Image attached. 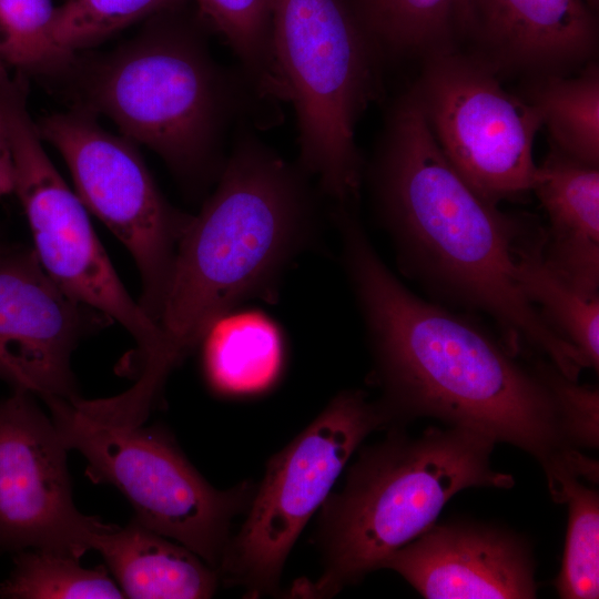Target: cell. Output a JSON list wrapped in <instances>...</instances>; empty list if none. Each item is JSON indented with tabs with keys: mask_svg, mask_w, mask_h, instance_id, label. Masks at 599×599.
Wrapping results in <instances>:
<instances>
[{
	"mask_svg": "<svg viewBox=\"0 0 599 599\" xmlns=\"http://www.w3.org/2000/svg\"><path fill=\"white\" fill-rule=\"evenodd\" d=\"M331 219L374 361L378 399L394 424L419 417L473 430L528 453L546 474L580 454L540 361L527 367L469 319L402 284L372 245L355 206Z\"/></svg>",
	"mask_w": 599,
	"mask_h": 599,
	"instance_id": "6da1fadb",
	"label": "cell"
},
{
	"mask_svg": "<svg viewBox=\"0 0 599 599\" xmlns=\"http://www.w3.org/2000/svg\"><path fill=\"white\" fill-rule=\"evenodd\" d=\"M258 132L244 124L234 133L214 192L177 244L155 343L114 396L131 422L146 420L170 373L215 322L246 301L277 300L283 274L319 233L325 197Z\"/></svg>",
	"mask_w": 599,
	"mask_h": 599,
	"instance_id": "7a4b0ae2",
	"label": "cell"
},
{
	"mask_svg": "<svg viewBox=\"0 0 599 599\" xmlns=\"http://www.w3.org/2000/svg\"><path fill=\"white\" fill-rule=\"evenodd\" d=\"M99 312L62 291L32 248L0 257V379L45 400L78 397L71 356Z\"/></svg>",
	"mask_w": 599,
	"mask_h": 599,
	"instance_id": "4fadbf2b",
	"label": "cell"
},
{
	"mask_svg": "<svg viewBox=\"0 0 599 599\" xmlns=\"http://www.w3.org/2000/svg\"><path fill=\"white\" fill-rule=\"evenodd\" d=\"M596 11L588 0H474L471 53L499 77L570 74L593 61Z\"/></svg>",
	"mask_w": 599,
	"mask_h": 599,
	"instance_id": "9a60e30c",
	"label": "cell"
},
{
	"mask_svg": "<svg viewBox=\"0 0 599 599\" xmlns=\"http://www.w3.org/2000/svg\"><path fill=\"white\" fill-rule=\"evenodd\" d=\"M542 367L559 402L571 445L597 447L598 389L568 378L549 361H542Z\"/></svg>",
	"mask_w": 599,
	"mask_h": 599,
	"instance_id": "4316f807",
	"label": "cell"
},
{
	"mask_svg": "<svg viewBox=\"0 0 599 599\" xmlns=\"http://www.w3.org/2000/svg\"><path fill=\"white\" fill-rule=\"evenodd\" d=\"M189 0H65L55 7L52 33L67 53L95 45L115 32Z\"/></svg>",
	"mask_w": 599,
	"mask_h": 599,
	"instance_id": "484cf974",
	"label": "cell"
},
{
	"mask_svg": "<svg viewBox=\"0 0 599 599\" xmlns=\"http://www.w3.org/2000/svg\"><path fill=\"white\" fill-rule=\"evenodd\" d=\"M90 548L101 555L125 598L203 599L219 583L215 568L134 518L124 527L103 522Z\"/></svg>",
	"mask_w": 599,
	"mask_h": 599,
	"instance_id": "e0dca14e",
	"label": "cell"
},
{
	"mask_svg": "<svg viewBox=\"0 0 599 599\" xmlns=\"http://www.w3.org/2000/svg\"><path fill=\"white\" fill-rule=\"evenodd\" d=\"M409 88L439 149L486 201L498 205L532 190L534 143L542 128L532 105L459 49L424 58Z\"/></svg>",
	"mask_w": 599,
	"mask_h": 599,
	"instance_id": "30bf717a",
	"label": "cell"
},
{
	"mask_svg": "<svg viewBox=\"0 0 599 599\" xmlns=\"http://www.w3.org/2000/svg\"><path fill=\"white\" fill-rule=\"evenodd\" d=\"M7 73L6 64L0 60V77Z\"/></svg>",
	"mask_w": 599,
	"mask_h": 599,
	"instance_id": "f546056e",
	"label": "cell"
},
{
	"mask_svg": "<svg viewBox=\"0 0 599 599\" xmlns=\"http://www.w3.org/2000/svg\"><path fill=\"white\" fill-rule=\"evenodd\" d=\"M35 125L65 161L85 209L130 252L142 280L139 303L156 323L192 216L164 199L132 142L103 130L89 110L50 114Z\"/></svg>",
	"mask_w": 599,
	"mask_h": 599,
	"instance_id": "8fae6325",
	"label": "cell"
},
{
	"mask_svg": "<svg viewBox=\"0 0 599 599\" xmlns=\"http://www.w3.org/2000/svg\"><path fill=\"white\" fill-rule=\"evenodd\" d=\"M273 50L297 126V164L335 204H356L357 124L380 94L382 59L346 0H276Z\"/></svg>",
	"mask_w": 599,
	"mask_h": 599,
	"instance_id": "8992f818",
	"label": "cell"
},
{
	"mask_svg": "<svg viewBox=\"0 0 599 599\" xmlns=\"http://www.w3.org/2000/svg\"><path fill=\"white\" fill-rule=\"evenodd\" d=\"M64 444L87 459L94 484L114 486L134 519L201 557L217 570L234 517L247 508L248 481L226 490L210 485L158 427H116L81 414L70 399L44 400Z\"/></svg>",
	"mask_w": 599,
	"mask_h": 599,
	"instance_id": "52a82bcc",
	"label": "cell"
},
{
	"mask_svg": "<svg viewBox=\"0 0 599 599\" xmlns=\"http://www.w3.org/2000/svg\"><path fill=\"white\" fill-rule=\"evenodd\" d=\"M552 498L568 505V526L561 570L556 588L564 599L599 597V496L576 474L548 484Z\"/></svg>",
	"mask_w": 599,
	"mask_h": 599,
	"instance_id": "cb8c5ba5",
	"label": "cell"
},
{
	"mask_svg": "<svg viewBox=\"0 0 599 599\" xmlns=\"http://www.w3.org/2000/svg\"><path fill=\"white\" fill-rule=\"evenodd\" d=\"M64 444L34 396L0 399V549H43L81 558L103 525L73 501Z\"/></svg>",
	"mask_w": 599,
	"mask_h": 599,
	"instance_id": "7c38bea8",
	"label": "cell"
},
{
	"mask_svg": "<svg viewBox=\"0 0 599 599\" xmlns=\"http://www.w3.org/2000/svg\"><path fill=\"white\" fill-rule=\"evenodd\" d=\"M13 244H10L0 232V257L11 250Z\"/></svg>",
	"mask_w": 599,
	"mask_h": 599,
	"instance_id": "f1b7e54d",
	"label": "cell"
},
{
	"mask_svg": "<svg viewBox=\"0 0 599 599\" xmlns=\"http://www.w3.org/2000/svg\"><path fill=\"white\" fill-rule=\"evenodd\" d=\"M0 598H125L104 565L83 567L80 558L43 549L17 552L14 568L0 585Z\"/></svg>",
	"mask_w": 599,
	"mask_h": 599,
	"instance_id": "603a6c76",
	"label": "cell"
},
{
	"mask_svg": "<svg viewBox=\"0 0 599 599\" xmlns=\"http://www.w3.org/2000/svg\"><path fill=\"white\" fill-rule=\"evenodd\" d=\"M207 29L222 37L261 94L274 104L286 102L273 50L276 0H194Z\"/></svg>",
	"mask_w": 599,
	"mask_h": 599,
	"instance_id": "7402d4cb",
	"label": "cell"
},
{
	"mask_svg": "<svg viewBox=\"0 0 599 599\" xmlns=\"http://www.w3.org/2000/svg\"><path fill=\"white\" fill-rule=\"evenodd\" d=\"M346 2L383 62L458 50L474 24V0Z\"/></svg>",
	"mask_w": 599,
	"mask_h": 599,
	"instance_id": "d6986e66",
	"label": "cell"
},
{
	"mask_svg": "<svg viewBox=\"0 0 599 599\" xmlns=\"http://www.w3.org/2000/svg\"><path fill=\"white\" fill-rule=\"evenodd\" d=\"M495 443L460 427H432L418 437L397 429L361 450L343 488L323 504V571L296 586L309 597L335 595L359 581L430 528L446 502L470 487L510 488L494 469Z\"/></svg>",
	"mask_w": 599,
	"mask_h": 599,
	"instance_id": "5b68a950",
	"label": "cell"
},
{
	"mask_svg": "<svg viewBox=\"0 0 599 599\" xmlns=\"http://www.w3.org/2000/svg\"><path fill=\"white\" fill-rule=\"evenodd\" d=\"M51 0H0V60L17 72L48 74L70 71L74 54L54 41Z\"/></svg>",
	"mask_w": 599,
	"mask_h": 599,
	"instance_id": "d4e9b609",
	"label": "cell"
},
{
	"mask_svg": "<svg viewBox=\"0 0 599 599\" xmlns=\"http://www.w3.org/2000/svg\"><path fill=\"white\" fill-rule=\"evenodd\" d=\"M394 424L382 403L362 390H344L268 461L247 516L232 536L219 577L250 595L273 593L284 564L308 519L365 438Z\"/></svg>",
	"mask_w": 599,
	"mask_h": 599,
	"instance_id": "ba28073f",
	"label": "cell"
},
{
	"mask_svg": "<svg viewBox=\"0 0 599 599\" xmlns=\"http://www.w3.org/2000/svg\"><path fill=\"white\" fill-rule=\"evenodd\" d=\"M23 74L0 78L14 190L29 223L33 252L49 277L69 296L123 326L134 338L131 364L153 347L158 326L128 293L93 230L88 210L49 159L28 111Z\"/></svg>",
	"mask_w": 599,
	"mask_h": 599,
	"instance_id": "9c48e42d",
	"label": "cell"
},
{
	"mask_svg": "<svg viewBox=\"0 0 599 599\" xmlns=\"http://www.w3.org/2000/svg\"><path fill=\"white\" fill-rule=\"evenodd\" d=\"M364 173L376 214L410 277L448 303L488 315L514 353L528 344L578 379L583 358L517 285L512 240L521 215L501 212L459 175L409 90L388 108Z\"/></svg>",
	"mask_w": 599,
	"mask_h": 599,
	"instance_id": "3957f363",
	"label": "cell"
},
{
	"mask_svg": "<svg viewBox=\"0 0 599 599\" xmlns=\"http://www.w3.org/2000/svg\"><path fill=\"white\" fill-rule=\"evenodd\" d=\"M588 2L597 10L599 0H588Z\"/></svg>",
	"mask_w": 599,
	"mask_h": 599,
	"instance_id": "4dcf8cb0",
	"label": "cell"
},
{
	"mask_svg": "<svg viewBox=\"0 0 599 599\" xmlns=\"http://www.w3.org/2000/svg\"><path fill=\"white\" fill-rule=\"evenodd\" d=\"M204 23L181 9L159 13L134 39L80 69L85 101L130 141L156 152L185 184L216 182L234 133L277 125L282 109L243 69L211 54Z\"/></svg>",
	"mask_w": 599,
	"mask_h": 599,
	"instance_id": "277c9868",
	"label": "cell"
},
{
	"mask_svg": "<svg viewBox=\"0 0 599 599\" xmlns=\"http://www.w3.org/2000/svg\"><path fill=\"white\" fill-rule=\"evenodd\" d=\"M531 191L548 219L546 258L581 294L599 296V166L550 146Z\"/></svg>",
	"mask_w": 599,
	"mask_h": 599,
	"instance_id": "2e32d148",
	"label": "cell"
},
{
	"mask_svg": "<svg viewBox=\"0 0 599 599\" xmlns=\"http://www.w3.org/2000/svg\"><path fill=\"white\" fill-rule=\"evenodd\" d=\"M382 568L400 575L427 599H530L537 592L530 545L485 524H434Z\"/></svg>",
	"mask_w": 599,
	"mask_h": 599,
	"instance_id": "5bb4252c",
	"label": "cell"
},
{
	"mask_svg": "<svg viewBox=\"0 0 599 599\" xmlns=\"http://www.w3.org/2000/svg\"><path fill=\"white\" fill-rule=\"evenodd\" d=\"M201 344L206 379L221 395L262 393L281 375L282 335L263 314L233 311L210 327Z\"/></svg>",
	"mask_w": 599,
	"mask_h": 599,
	"instance_id": "ffe728a7",
	"label": "cell"
},
{
	"mask_svg": "<svg viewBox=\"0 0 599 599\" xmlns=\"http://www.w3.org/2000/svg\"><path fill=\"white\" fill-rule=\"evenodd\" d=\"M14 167L6 118L0 104V196L13 193Z\"/></svg>",
	"mask_w": 599,
	"mask_h": 599,
	"instance_id": "83f0119b",
	"label": "cell"
},
{
	"mask_svg": "<svg viewBox=\"0 0 599 599\" xmlns=\"http://www.w3.org/2000/svg\"><path fill=\"white\" fill-rule=\"evenodd\" d=\"M515 278L544 321L577 348L587 367H599V296L573 287L546 258L544 229L520 216L512 240Z\"/></svg>",
	"mask_w": 599,
	"mask_h": 599,
	"instance_id": "ac0fdd59",
	"label": "cell"
},
{
	"mask_svg": "<svg viewBox=\"0 0 599 599\" xmlns=\"http://www.w3.org/2000/svg\"><path fill=\"white\" fill-rule=\"evenodd\" d=\"M520 95L538 112L551 148L599 166V67L595 60L573 77L527 78Z\"/></svg>",
	"mask_w": 599,
	"mask_h": 599,
	"instance_id": "44dd1931",
	"label": "cell"
}]
</instances>
